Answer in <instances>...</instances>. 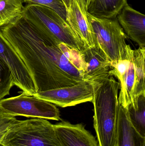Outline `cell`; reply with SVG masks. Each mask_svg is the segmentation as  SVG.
Wrapping results in <instances>:
<instances>
[{
  "label": "cell",
  "mask_w": 145,
  "mask_h": 146,
  "mask_svg": "<svg viewBox=\"0 0 145 146\" xmlns=\"http://www.w3.org/2000/svg\"><path fill=\"white\" fill-rule=\"evenodd\" d=\"M29 70L37 92L71 86L82 74L64 55L59 43L23 15L0 28Z\"/></svg>",
  "instance_id": "obj_1"
},
{
  "label": "cell",
  "mask_w": 145,
  "mask_h": 146,
  "mask_svg": "<svg viewBox=\"0 0 145 146\" xmlns=\"http://www.w3.org/2000/svg\"><path fill=\"white\" fill-rule=\"evenodd\" d=\"M93 90L94 127L99 146H116L119 82L114 76L91 83Z\"/></svg>",
  "instance_id": "obj_2"
},
{
  "label": "cell",
  "mask_w": 145,
  "mask_h": 146,
  "mask_svg": "<svg viewBox=\"0 0 145 146\" xmlns=\"http://www.w3.org/2000/svg\"><path fill=\"white\" fill-rule=\"evenodd\" d=\"M111 75L119 80L118 102L127 109L145 95V48L133 50L128 44L124 58L111 62Z\"/></svg>",
  "instance_id": "obj_3"
},
{
  "label": "cell",
  "mask_w": 145,
  "mask_h": 146,
  "mask_svg": "<svg viewBox=\"0 0 145 146\" xmlns=\"http://www.w3.org/2000/svg\"><path fill=\"white\" fill-rule=\"evenodd\" d=\"M2 146H61L54 124L43 118L17 120L1 141Z\"/></svg>",
  "instance_id": "obj_4"
},
{
  "label": "cell",
  "mask_w": 145,
  "mask_h": 146,
  "mask_svg": "<svg viewBox=\"0 0 145 146\" xmlns=\"http://www.w3.org/2000/svg\"><path fill=\"white\" fill-rule=\"evenodd\" d=\"M22 15L46 31L59 43L65 44L81 52L85 49L69 24L49 8L37 4H26Z\"/></svg>",
  "instance_id": "obj_5"
},
{
  "label": "cell",
  "mask_w": 145,
  "mask_h": 146,
  "mask_svg": "<svg viewBox=\"0 0 145 146\" xmlns=\"http://www.w3.org/2000/svg\"><path fill=\"white\" fill-rule=\"evenodd\" d=\"M95 34L97 47L111 62L124 58L128 44L127 36L116 18L99 19L87 13Z\"/></svg>",
  "instance_id": "obj_6"
},
{
  "label": "cell",
  "mask_w": 145,
  "mask_h": 146,
  "mask_svg": "<svg viewBox=\"0 0 145 146\" xmlns=\"http://www.w3.org/2000/svg\"><path fill=\"white\" fill-rule=\"evenodd\" d=\"M0 110L14 117L60 120L59 110L55 105L23 92L18 96L0 100Z\"/></svg>",
  "instance_id": "obj_7"
},
{
  "label": "cell",
  "mask_w": 145,
  "mask_h": 146,
  "mask_svg": "<svg viewBox=\"0 0 145 146\" xmlns=\"http://www.w3.org/2000/svg\"><path fill=\"white\" fill-rule=\"evenodd\" d=\"M33 96L65 108L92 102L93 90L91 83L83 80L71 86L38 92Z\"/></svg>",
  "instance_id": "obj_8"
},
{
  "label": "cell",
  "mask_w": 145,
  "mask_h": 146,
  "mask_svg": "<svg viewBox=\"0 0 145 146\" xmlns=\"http://www.w3.org/2000/svg\"><path fill=\"white\" fill-rule=\"evenodd\" d=\"M0 58L9 67L13 76L14 86L29 96H33L37 93L29 70L1 31Z\"/></svg>",
  "instance_id": "obj_9"
},
{
  "label": "cell",
  "mask_w": 145,
  "mask_h": 146,
  "mask_svg": "<svg viewBox=\"0 0 145 146\" xmlns=\"http://www.w3.org/2000/svg\"><path fill=\"white\" fill-rule=\"evenodd\" d=\"M54 127L61 146H99L97 140L82 123L63 121Z\"/></svg>",
  "instance_id": "obj_10"
},
{
  "label": "cell",
  "mask_w": 145,
  "mask_h": 146,
  "mask_svg": "<svg viewBox=\"0 0 145 146\" xmlns=\"http://www.w3.org/2000/svg\"><path fill=\"white\" fill-rule=\"evenodd\" d=\"M66 21L83 44L84 48L97 47L95 34L87 13L82 9L77 0H74L67 10Z\"/></svg>",
  "instance_id": "obj_11"
},
{
  "label": "cell",
  "mask_w": 145,
  "mask_h": 146,
  "mask_svg": "<svg viewBox=\"0 0 145 146\" xmlns=\"http://www.w3.org/2000/svg\"><path fill=\"white\" fill-rule=\"evenodd\" d=\"M83 52L86 65V70L82 74L83 81L94 83L111 76V62L99 48H87Z\"/></svg>",
  "instance_id": "obj_12"
},
{
  "label": "cell",
  "mask_w": 145,
  "mask_h": 146,
  "mask_svg": "<svg viewBox=\"0 0 145 146\" xmlns=\"http://www.w3.org/2000/svg\"><path fill=\"white\" fill-rule=\"evenodd\" d=\"M128 36L140 48H145V15L126 5L117 16Z\"/></svg>",
  "instance_id": "obj_13"
},
{
  "label": "cell",
  "mask_w": 145,
  "mask_h": 146,
  "mask_svg": "<svg viewBox=\"0 0 145 146\" xmlns=\"http://www.w3.org/2000/svg\"><path fill=\"white\" fill-rule=\"evenodd\" d=\"M116 146H145L143 137L131 123L126 108L118 104Z\"/></svg>",
  "instance_id": "obj_14"
},
{
  "label": "cell",
  "mask_w": 145,
  "mask_h": 146,
  "mask_svg": "<svg viewBox=\"0 0 145 146\" xmlns=\"http://www.w3.org/2000/svg\"><path fill=\"white\" fill-rule=\"evenodd\" d=\"M127 4V0H90L87 13L99 19H114Z\"/></svg>",
  "instance_id": "obj_15"
},
{
  "label": "cell",
  "mask_w": 145,
  "mask_h": 146,
  "mask_svg": "<svg viewBox=\"0 0 145 146\" xmlns=\"http://www.w3.org/2000/svg\"><path fill=\"white\" fill-rule=\"evenodd\" d=\"M133 126L143 137H145V95H141L137 101L126 109Z\"/></svg>",
  "instance_id": "obj_16"
},
{
  "label": "cell",
  "mask_w": 145,
  "mask_h": 146,
  "mask_svg": "<svg viewBox=\"0 0 145 146\" xmlns=\"http://www.w3.org/2000/svg\"><path fill=\"white\" fill-rule=\"evenodd\" d=\"M24 7L21 0H0V28L21 15Z\"/></svg>",
  "instance_id": "obj_17"
},
{
  "label": "cell",
  "mask_w": 145,
  "mask_h": 146,
  "mask_svg": "<svg viewBox=\"0 0 145 146\" xmlns=\"http://www.w3.org/2000/svg\"><path fill=\"white\" fill-rule=\"evenodd\" d=\"M59 48L69 61L82 74L86 70L85 57L83 52L72 48L64 43L60 44Z\"/></svg>",
  "instance_id": "obj_18"
},
{
  "label": "cell",
  "mask_w": 145,
  "mask_h": 146,
  "mask_svg": "<svg viewBox=\"0 0 145 146\" xmlns=\"http://www.w3.org/2000/svg\"><path fill=\"white\" fill-rule=\"evenodd\" d=\"M14 86L12 74L7 63L0 58V100L9 95Z\"/></svg>",
  "instance_id": "obj_19"
},
{
  "label": "cell",
  "mask_w": 145,
  "mask_h": 146,
  "mask_svg": "<svg viewBox=\"0 0 145 146\" xmlns=\"http://www.w3.org/2000/svg\"><path fill=\"white\" fill-rule=\"evenodd\" d=\"M21 1L26 4H37L49 8L55 11L67 22V9L62 0H21Z\"/></svg>",
  "instance_id": "obj_20"
},
{
  "label": "cell",
  "mask_w": 145,
  "mask_h": 146,
  "mask_svg": "<svg viewBox=\"0 0 145 146\" xmlns=\"http://www.w3.org/2000/svg\"><path fill=\"white\" fill-rule=\"evenodd\" d=\"M17 120L15 117L9 115L0 110V131L8 129Z\"/></svg>",
  "instance_id": "obj_21"
},
{
  "label": "cell",
  "mask_w": 145,
  "mask_h": 146,
  "mask_svg": "<svg viewBox=\"0 0 145 146\" xmlns=\"http://www.w3.org/2000/svg\"><path fill=\"white\" fill-rule=\"evenodd\" d=\"M77 1L82 9L87 13L88 6L89 4L90 0H77Z\"/></svg>",
  "instance_id": "obj_22"
},
{
  "label": "cell",
  "mask_w": 145,
  "mask_h": 146,
  "mask_svg": "<svg viewBox=\"0 0 145 146\" xmlns=\"http://www.w3.org/2000/svg\"><path fill=\"white\" fill-rule=\"evenodd\" d=\"M74 0H62L64 4L65 5L67 10L70 9L71 6L72 5Z\"/></svg>",
  "instance_id": "obj_23"
},
{
  "label": "cell",
  "mask_w": 145,
  "mask_h": 146,
  "mask_svg": "<svg viewBox=\"0 0 145 146\" xmlns=\"http://www.w3.org/2000/svg\"><path fill=\"white\" fill-rule=\"evenodd\" d=\"M8 129H6V130H1L0 131V144H1V141L3 139L5 136V134H6Z\"/></svg>",
  "instance_id": "obj_24"
},
{
  "label": "cell",
  "mask_w": 145,
  "mask_h": 146,
  "mask_svg": "<svg viewBox=\"0 0 145 146\" xmlns=\"http://www.w3.org/2000/svg\"></svg>",
  "instance_id": "obj_25"
}]
</instances>
